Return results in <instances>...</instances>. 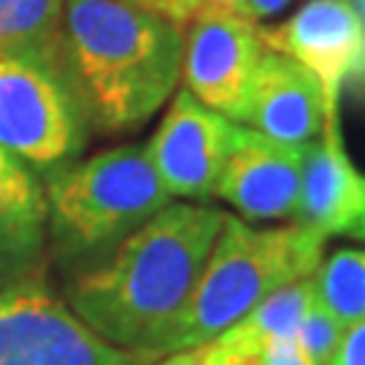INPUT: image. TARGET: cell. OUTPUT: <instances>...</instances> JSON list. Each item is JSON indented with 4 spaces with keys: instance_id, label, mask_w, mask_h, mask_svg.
<instances>
[{
    "instance_id": "1",
    "label": "cell",
    "mask_w": 365,
    "mask_h": 365,
    "mask_svg": "<svg viewBox=\"0 0 365 365\" xmlns=\"http://www.w3.org/2000/svg\"><path fill=\"white\" fill-rule=\"evenodd\" d=\"M225 217L211 206L168 203L122 238L108 260L78 274L66 303L103 341L155 360L157 341L187 306Z\"/></svg>"
},
{
    "instance_id": "2",
    "label": "cell",
    "mask_w": 365,
    "mask_h": 365,
    "mask_svg": "<svg viewBox=\"0 0 365 365\" xmlns=\"http://www.w3.org/2000/svg\"><path fill=\"white\" fill-rule=\"evenodd\" d=\"M184 27L128 0H66L57 63L90 130L144 128L176 90Z\"/></svg>"
},
{
    "instance_id": "3",
    "label": "cell",
    "mask_w": 365,
    "mask_h": 365,
    "mask_svg": "<svg viewBox=\"0 0 365 365\" xmlns=\"http://www.w3.org/2000/svg\"><path fill=\"white\" fill-rule=\"evenodd\" d=\"M325 235L306 227H252L225 217L197 284L176 322L157 341L155 357L220 339L257 303L312 276L325 252Z\"/></svg>"
},
{
    "instance_id": "4",
    "label": "cell",
    "mask_w": 365,
    "mask_h": 365,
    "mask_svg": "<svg viewBox=\"0 0 365 365\" xmlns=\"http://www.w3.org/2000/svg\"><path fill=\"white\" fill-rule=\"evenodd\" d=\"M49 233L63 257L119 244L170 203L146 146L122 144L46 176Z\"/></svg>"
},
{
    "instance_id": "5",
    "label": "cell",
    "mask_w": 365,
    "mask_h": 365,
    "mask_svg": "<svg viewBox=\"0 0 365 365\" xmlns=\"http://www.w3.org/2000/svg\"><path fill=\"white\" fill-rule=\"evenodd\" d=\"M90 125L57 52L0 54V149L49 176L87 146Z\"/></svg>"
},
{
    "instance_id": "6",
    "label": "cell",
    "mask_w": 365,
    "mask_h": 365,
    "mask_svg": "<svg viewBox=\"0 0 365 365\" xmlns=\"http://www.w3.org/2000/svg\"><path fill=\"white\" fill-rule=\"evenodd\" d=\"M0 365H146L103 341L66 300L27 276H0Z\"/></svg>"
},
{
    "instance_id": "7",
    "label": "cell",
    "mask_w": 365,
    "mask_h": 365,
    "mask_svg": "<svg viewBox=\"0 0 365 365\" xmlns=\"http://www.w3.org/2000/svg\"><path fill=\"white\" fill-rule=\"evenodd\" d=\"M187 27L182 60L184 90L241 125L247 117L252 78L268 49L260 27L244 14L211 3Z\"/></svg>"
},
{
    "instance_id": "8",
    "label": "cell",
    "mask_w": 365,
    "mask_h": 365,
    "mask_svg": "<svg viewBox=\"0 0 365 365\" xmlns=\"http://www.w3.org/2000/svg\"><path fill=\"white\" fill-rule=\"evenodd\" d=\"M238 128V122L203 106L192 92H176L146 144V155L170 197L206 200L214 195Z\"/></svg>"
},
{
    "instance_id": "9",
    "label": "cell",
    "mask_w": 365,
    "mask_h": 365,
    "mask_svg": "<svg viewBox=\"0 0 365 365\" xmlns=\"http://www.w3.org/2000/svg\"><path fill=\"white\" fill-rule=\"evenodd\" d=\"M260 33L268 49L292 57L319 81L327 122H339L344 84L365 76V27L349 0H309L284 25Z\"/></svg>"
},
{
    "instance_id": "10",
    "label": "cell",
    "mask_w": 365,
    "mask_h": 365,
    "mask_svg": "<svg viewBox=\"0 0 365 365\" xmlns=\"http://www.w3.org/2000/svg\"><path fill=\"white\" fill-rule=\"evenodd\" d=\"M306 146L284 144L252 128H238L214 195L249 220L295 217Z\"/></svg>"
},
{
    "instance_id": "11",
    "label": "cell",
    "mask_w": 365,
    "mask_h": 365,
    "mask_svg": "<svg viewBox=\"0 0 365 365\" xmlns=\"http://www.w3.org/2000/svg\"><path fill=\"white\" fill-rule=\"evenodd\" d=\"M295 217L325 238H365V173L346 155L339 122H325L322 135L306 144Z\"/></svg>"
},
{
    "instance_id": "12",
    "label": "cell",
    "mask_w": 365,
    "mask_h": 365,
    "mask_svg": "<svg viewBox=\"0 0 365 365\" xmlns=\"http://www.w3.org/2000/svg\"><path fill=\"white\" fill-rule=\"evenodd\" d=\"M244 122L284 144H312L327 122L322 87L292 57L265 49L249 87Z\"/></svg>"
},
{
    "instance_id": "13",
    "label": "cell",
    "mask_w": 365,
    "mask_h": 365,
    "mask_svg": "<svg viewBox=\"0 0 365 365\" xmlns=\"http://www.w3.org/2000/svg\"><path fill=\"white\" fill-rule=\"evenodd\" d=\"M46 230V192L36 170L0 149V276L33 274Z\"/></svg>"
},
{
    "instance_id": "14",
    "label": "cell",
    "mask_w": 365,
    "mask_h": 365,
    "mask_svg": "<svg viewBox=\"0 0 365 365\" xmlns=\"http://www.w3.org/2000/svg\"><path fill=\"white\" fill-rule=\"evenodd\" d=\"M314 295L317 292H314L312 274L300 282H292L287 287L276 289L274 295L257 303L244 319H238L233 327H227L220 339L214 341L233 349L235 354H255L268 344L295 339Z\"/></svg>"
},
{
    "instance_id": "15",
    "label": "cell",
    "mask_w": 365,
    "mask_h": 365,
    "mask_svg": "<svg viewBox=\"0 0 365 365\" xmlns=\"http://www.w3.org/2000/svg\"><path fill=\"white\" fill-rule=\"evenodd\" d=\"M66 0H0V54L57 52Z\"/></svg>"
},
{
    "instance_id": "16",
    "label": "cell",
    "mask_w": 365,
    "mask_h": 365,
    "mask_svg": "<svg viewBox=\"0 0 365 365\" xmlns=\"http://www.w3.org/2000/svg\"><path fill=\"white\" fill-rule=\"evenodd\" d=\"M317 298L344 327L365 319V249H339L314 271Z\"/></svg>"
},
{
    "instance_id": "17",
    "label": "cell",
    "mask_w": 365,
    "mask_h": 365,
    "mask_svg": "<svg viewBox=\"0 0 365 365\" xmlns=\"http://www.w3.org/2000/svg\"><path fill=\"white\" fill-rule=\"evenodd\" d=\"M344 330L346 327L341 325L339 319L325 309V303L314 295L312 306H309V312H306V317H303V322L298 327L295 341L300 344V349L309 354V360L314 365H327L330 357L339 349Z\"/></svg>"
},
{
    "instance_id": "18",
    "label": "cell",
    "mask_w": 365,
    "mask_h": 365,
    "mask_svg": "<svg viewBox=\"0 0 365 365\" xmlns=\"http://www.w3.org/2000/svg\"><path fill=\"white\" fill-rule=\"evenodd\" d=\"M157 365H244V357L222 346L220 341H206L190 349L165 354V360H160Z\"/></svg>"
},
{
    "instance_id": "19",
    "label": "cell",
    "mask_w": 365,
    "mask_h": 365,
    "mask_svg": "<svg viewBox=\"0 0 365 365\" xmlns=\"http://www.w3.org/2000/svg\"><path fill=\"white\" fill-rule=\"evenodd\" d=\"M128 3L144 9V11L157 14V16H163V19H168L179 27H187L209 6V0H128Z\"/></svg>"
},
{
    "instance_id": "20",
    "label": "cell",
    "mask_w": 365,
    "mask_h": 365,
    "mask_svg": "<svg viewBox=\"0 0 365 365\" xmlns=\"http://www.w3.org/2000/svg\"><path fill=\"white\" fill-rule=\"evenodd\" d=\"M241 357H244V365H314L295 339L276 341L262 346L260 352L241 354Z\"/></svg>"
},
{
    "instance_id": "21",
    "label": "cell",
    "mask_w": 365,
    "mask_h": 365,
    "mask_svg": "<svg viewBox=\"0 0 365 365\" xmlns=\"http://www.w3.org/2000/svg\"><path fill=\"white\" fill-rule=\"evenodd\" d=\"M327 365H365V319L344 330L339 349Z\"/></svg>"
},
{
    "instance_id": "22",
    "label": "cell",
    "mask_w": 365,
    "mask_h": 365,
    "mask_svg": "<svg viewBox=\"0 0 365 365\" xmlns=\"http://www.w3.org/2000/svg\"><path fill=\"white\" fill-rule=\"evenodd\" d=\"M289 0H241V14L249 19H260V16H271L279 14Z\"/></svg>"
},
{
    "instance_id": "23",
    "label": "cell",
    "mask_w": 365,
    "mask_h": 365,
    "mask_svg": "<svg viewBox=\"0 0 365 365\" xmlns=\"http://www.w3.org/2000/svg\"><path fill=\"white\" fill-rule=\"evenodd\" d=\"M211 6H220V9H227V11L241 14V0H209Z\"/></svg>"
},
{
    "instance_id": "24",
    "label": "cell",
    "mask_w": 365,
    "mask_h": 365,
    "mask_svg": "<svg viewBox=\"0 0 365 365\" xmlns=\"http://www.w3.org/2000/svg\"><path fill=\"white\" fill-rule=\"evenodd\" d=\"M349 6L357 11V16H360V22H363V27H365V0H349Z\"/></svg>"
}]
</instances>
